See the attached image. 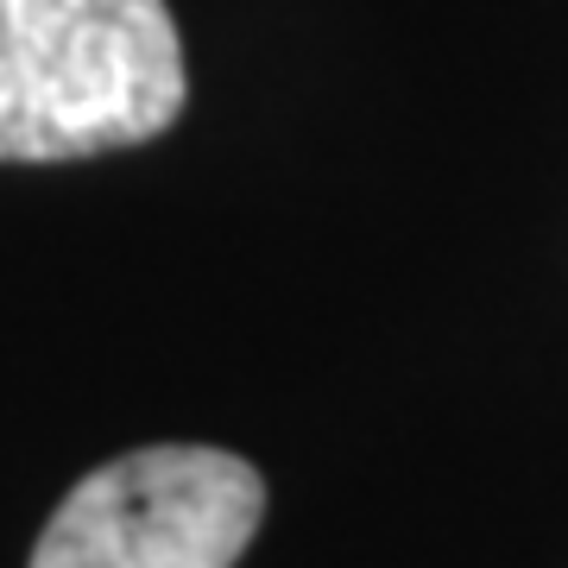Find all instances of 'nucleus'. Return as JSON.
Wrapping results in <instances>:
<instances>
[{
    "label": "nucleus",
    "instance_id": "obj_1",
    "mask_svg": "<svg viewBox=\"0 0 568 568\" xmlns=\"http://www.w3.org/2000/svg\"><path fill=\"white\" fill-rule=\"evenodd\" d=\"M183 95L164 0H0V164L145 145L183 114Z\"/></svg>",
    "mask_w": 568,
    "mask_h": 568
},
{
    "label": "nucleus",
    "instance_id": "obj_2",
    "mask_svg": "<svg viewBox=\"0 0 568 568\" xmlns=\"http://www.w3.org/2000/svg\"><path fill=\"white\" fill-rule=\"evenodd\" d=\"M260 518L265 480L253 462L152 443L63 493L32 544V568H234Z\"/></svg>",
    "mask_w": 568,
    "mask_h": 568
}]
</instances>
